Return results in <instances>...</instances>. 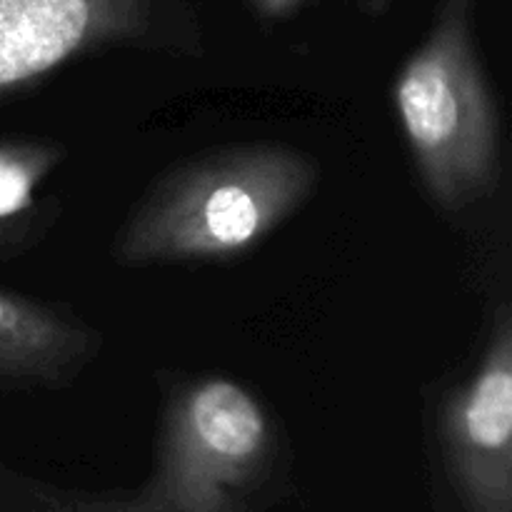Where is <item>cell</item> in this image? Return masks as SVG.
<instances>
[{
	"instance_id": "cell-1",
	"label": "cell",
	"mask_w": 512,
	"mask_h": 512,
	"mask_svg": "<svg viewBox=\"0 0 512 512\" xmlns=\"http://www.w3.org/2000/svg\"><path fill=\"white\" fill-rule=\"evenodd\" d=\"M280 435L258 395L225 375L175 383L155 468L123 493H83L0 470V512H258Z\"/></svg>"
},
{
	"instance_id": "cell-2",
	"label": "cell",
	"mask_w": 512,
	"mask_h": 512,
	"mask_svg": "<svg viewBox=\"0 0 512 512\" xmlns=\"http://www.w3.org/2000/svg\"><path fill=\"white\" fill-rule=\"evenodd\" d=\"M315 158L290 145L210 150L160 175L118 233L123 265L233 260L293 218L318 188Z\"/></svg>"
},
{
	"instance_id": "cell-3",
	"label": "cell",
	"mask_w": 512,
	"mask_h": 512,
	"mask_svg": "<svg viewBox=\"0 0 512 512\" xmlns=\"http://www.w3.org/2000/svg\"><path fill=\"white\" fill-rule=\"evenodd\" d=\"M478 0H440L423 43L393 83L415 168L448 213L480 203L503 178V128L475 38Z\"/></svg>"
},
{
	"instance_id": "cell-4",
	"label": "cell",
	"mask_w": 512,
	"mask_h": 512,
	"mask_svg": "<svg viewBox=\"0 0 512 512\" xmlns=\"http://www.w3.org/2000/svg\"><path fill=\"white\" fill-rule=\"evenodd\" d=\"M115 48L195 55L200 0H0V95Z\"/></svg>"
},
{
	"instance_id": "cell-5",
	"label": "cell",
	"mask_w": 512,
	"mask_h": 512,
	"mask_svg": "<svg viewBox=\"0 0 512 512\" xmlns=\"http://www.w3.org/2000/svg\"><path fill=\"white\" fill-rule=\"evenodd\" d=\"M440 443L468 512H512V313L503 303L478 368L445 398Z\"/></svg>"
},
{
	"instance_id": "cell-6",
	"label": "cell",
	"mask_w": 512,
	"mask_h": 512,
	"mask_svg": "<svg viewBox=\"0 0 512 512\" xmlns=\"http://www.w3.org/2000/svg\"><path fill=\"white\" fill-rule=\"evenodd\" d=\"M98 348L100 335L80 320L0 288V390L70 383Z\"/></svg>"
},
{
	"instance_id": "cell-7",
	"label": "cell",
	"mask_w": 512,
	"mask_h": 512,
	"mask_svg": "<svg viewBox=\"0 0 512 512\" xmlns=\"http://www.w3.org/2000/svg\"><path fill=\"white\" fill-rule=\"evenodd\" d=\"M63 160V150L48 140L0 143V225L28 218L40 188Z\"/></svg>"
},
{
	"instance_id": "cell-8",
	"label": "cell",
	"mask_w": 512,
	"mask_h": 512,
	"mask_svg": "<svg viewBox=\"0 0 512 512\" xmlns=\"http://www.w3.org/2000/svg\"><path fill=\"white\" fill-rule=\"evenodd\" d=\"M248 3L263 20H288L315 0H248Z\"/></svg>"
},
{
	"instance_id": "cell-9",
	"label": "cell",
	"mask_w": 512,
	"mask_h": 512,
	"mask_svg": "<svg viewBox=\"0 0 512 512\" xmlns=\"http://www.w3.org/2000/svg\"><path fill=\"white\" fill-rule=\"evenodd\" d=\"M355 3L360 5V10H363V13L378 18V15L388 13L390 5H393V0H355Z\"/></svg>"
}]
</instances>
